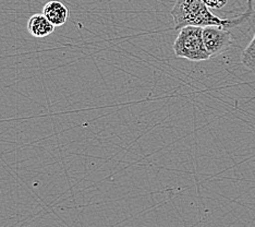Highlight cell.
Returning <instances> with one entry per match:
<instances>
[{
	"instance_id": "2",
	"label": "cell",
	"mask_w": 255,
	"mask_h": 227,
	"mask_svg": "<svg viewBox=\"0 0 255 227\" xmlns=\"http://www.w3.org/2000/svg\"><path fill=\"white\" fill-rule=\"evenodd\" d=\"M172 49L177 57L194 62L206 61L211 58L203 40L202 26L182 27L173 42Z\"/></svg>"
},
{
	"instance_id": "5",
	"label": "cell",
	"mask_w": 255,
	"mask_h": 227,
	"mask_svg": "<svg viewBox=\"0 0 255 227\" xmlns=\"http://www.w3.org/2000/svg\"><path fill=\"white\" fill-rule=\"evenodd\" d=\"M43 14L47 17L49 22L57 26L66 24L69 17V9L59 0H50L44 5Z\"/></svg>"
},
{
	"instance_id": "3",
	"label": "cell",
	"mask_w": 255,
	"mask_h": 227,
	"mask_svg": "<svg viewBox=\"0 0 255 227\" xmlns=\"http://www.w3.org/2000/svg\"><path fill=\"white\" fill-rule=\"evenodd\" d=\"M203 40L211 57L223 54L233 44V35L228 28L220 26L203 27Z\"/></svg>"
},
{
	"instance_id": "4",
	"label": "cell",
	"mask_w": 255,
	"mask_h": 227,
	"mask_svg": "<svg viewBox=\"0 0 255 227\" xmlns=\"http://www.w3.org/2000/svg\"><path fill=\"white\" fill-rule=\"evenodd\" d=\"M55 25L43 13H35L31 15L27 21L26 28L33 37L43 38L51 35L55 31Z\"/></svg>"
},
{
	"instance_id": "6",
	"label": "cell",
	"mask_w": 255,
	"mask_h": 227,
	"mask_svg": "<svg viewBox=\"0 0 255 227\" xmlns=\"http://www.w3.org/2000/svg\"><path fill=\"white\" fill-rule=\"evenodd\" d=\"M241 62L247 69L255 71V33L250 44L242 52Z\"/></svg>"
},
{
	"instance_id": "7",
	"label": "cell",
	"mask_w": 255,
	"mask_h": 227,
	"mask_svg": "<svg viewBox=\"0 0 255 227\" xmlns=\"http://www.w3.org/2000/svg\"><path fill=\"white\" fill-rule=\"evenodd\" d=\"M225 3H226V0H210V1H208V3H207V5H208V7L219 8V7H223Z\"/></svg>"
},
{
	"instance_id": "1",
	"label": "cell",
	"mask_w": 255,
	"mask_h": 227,
	"mask_svg": "<svg viewBox=\"0 0 255 227\" xmlns=\"http://www.w3.org/2000/svg\"><path fill=\"white\" fill-rule=\"evenodd\" d=\"M253 13L252 0H248V9L245 13L233 19H222L215 15L203 0H177L170 11L175 30H181L185 26H220L229 30V27L242 24Z\"/></svg>"
}]
</instances>
